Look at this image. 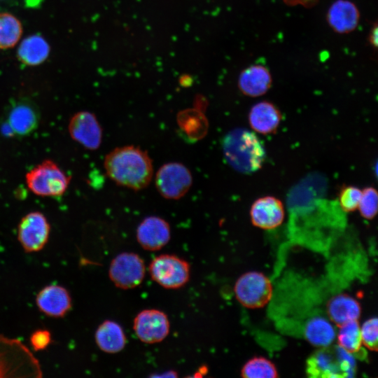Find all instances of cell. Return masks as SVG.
<instances>
[{
  "mask_svg": "<svg viewBox=\"0 0 378 378\" xmlns=\"http://www.w3.org/2000/svg\"><path fill=\"white\" fill-rule=\"evenodd\" d=\"M377 25L374 24L369 35V41L374 48L377 47Z\"/></svg>",
  "mask_w": 378,
  "mask_h": 378,
  "instance_id": "cell-31",
  "label": "cell"
},
{
  "mask_svg": "<svg viewBox=\"0 0 378 378\" xmlns=\"http://www.w3.org/2000/svg\"><path fill=\"white\" fill-rule=\"evenodd\" d=\"M234 291L237 300L244 307L258 309L270 302L273 288L267 276L259 272L251 271L237 279Z\"/></svg>",
  "mask_w": 378,
  "mask_h": 378,
  "instance_id": "cell-4",
  "label": "cell"
},
{
  "mask_svg": "<svg viewBox=\"0 0 378 378\" xmlns=\"http://www.w3.org/2000/svg\"><path fill=\"white\" fill-rule=\"evenodd\" d=\"M241 376L244 378H276L279 374L270 360L263 356H255L243 365Z\"/></svg>",
  "mask_w": 378,
  "mask_h": 378,
  "instance_id": "cell-24",
  "label": "cell"
},
{
  "mask_svg": "<svg viewBox=\"0 0 378 378\" xmlns=\"http://www.w3.org/2000/svg\"><path fill=\"white\" fill-rule=\"evenodd\" d=\"M7 120L13 133L25 136L36 128L38 115L31 104L20 102L12 106L8 111Z\"/></svg>",
  "mask_w": 378,
  "mask_h": 378,
  "instance_id": "cell-19",
  "label": "cell"
},
{
  "mask_svg": "<svg viewBox=\"0 0 378 378\" xmlns=\"http://www.w3.org/2000/svg\"><path fill=\"white\" fill-rule=\"evenodd\" d=\"M149 273L153 281L165 288L175 289L186 285L190 268L185 260L171 254H162L150 263Z\"/></svg>",
  "mask_w": 378,
  "mask_h": 378,
  "instance_id": "cell-5",
  "label": "cell"
},
{
  "mask_svg": "<svg viewBox=\"0 0 378 378\" xmlns=\"http://www.w3.org/2000/svg\"><path fill=\"white\" fill-rule=\"evenodd\" d=\"M307 372L309 377H346L337 347L334 351L322 348L312 354L307 362Z\"/></svg>",
  "mask_w": 378,
  "mask_h": 378,
  "instance_id": "cell-14",
  "label": "cell"
},
{
  "mask_svg": "<svg viewBox=\"0 0 378 378\" xmlns=\"http://www.w3.org/2000/svg\"><path fill=\"white\" fill-rule=\"evenodd\" d=\"M362 190L353 186H344L339 193V202L341 208L346 212H351L358 209Z\"/></svg>",
  "mask_w": 378,
  "mask_h": 378,
  "instance_id": "cell-27",
  "label": "cell"
},
{
  "mask_svg": "<svg viewBox=\"0 0 378 378\" xmlns=\"http://www.w3.org/2000/svg\"><path fill=\"white\" fill-rule=\"evenodd\" d=\"M377 317L366 320L360 326V336L363 345L371 351L377 350L378 328Z\"/></svg>",
  "mask_w": 378,
  "mask_h": 378,
  "instance_id": "cell-28",
  "label": "cell"
},
{
  "mask_svg": "<svg viewBox=\"0 0 378 378\" xmlns=\"http://www.w3.org/2000/svg\"><path fill=\"white\" fill-rule=\"evenodd\" d=\"M71 137L88 150H97L102 140V129L96 115L90 111H79L70 119Z\"/></svg>",
  "mask_w": 378,
  "mask_h": 378,
  "instance_id": "cell-10",
  "label": "cell"
},
{
  "mask_svg": "<svg viewBox=\"0 0 378 378\" xmlns=\"http://www.w3.org/2000/svg\"><path fill=\"white\" fill-rule=\"evenodd\" d=\"M272 85V76L265 66L251 65L244 69L238 78V87L245 95L255 97L265 94Z\"/></svg>",
  "mask_w": 378,
  "mask_h": 378,
  "instance_id": "cell-16",
  "label": "cell"
},
{
  "mask_svg": "<svg viewBox=\"0 0 378 378\" xmlns=\"http://www.w3.org/2000/svg\"><path fill=\"white\" fill-rule=\"evenodd\" d=\"M134 330L137 337L146 344L162 341L169 332L167 314L158 309H148L140 312L134 320Z\"/></svg>",
  "mask_w": 378,
  "mask_h": 378,
  "instance_id": "cell-9",
  "label": "cell"
},
{
  "mask_svg": "<svg viewBox=\"0 0 378 378\" xmlns=\"http://www.w3.org/2000/svg\"><path fill=\"white\" fill-rule=\"evenodd\" d=\"M36 303L38 309L46 316L59 318L65 316L71 308V298L63 286L50 284L37 294Z\"/></svg>",
  "mask_w": 378,
  "mask_h": 378,
  "instance_id": "cell-13",
  "label": "cell"
},
{
  "mask_svg": "<svg viewBox=\"0 0 378 378\" xmlns=\"http://www.w3.org/2000/svg\"><path fill=\"white\" fill-rule=\"evenodd\" d=\"M30 342L34 350H43L51 342V334L48 330L45 329L36 330L31 334Z\"/></svg>",
  "mask_w": 378,
  "mask_h": 378,
  "instance_id": "cell-29",
  "label": "cell"
},
{
  "mask_svg": "<svg viewBox=\"0 0 378 378\" xmlns=\"http://www.w3.org/2000/svg\"><path fill=\"white\" fill-rule=\"evenodd\" d=\"M155 182L158 192L164 198L178 200L189 191L192 184V176L183 164L172 162L159 168Z\"/></svg>",
  "mask_w": 378,
  "mask_h": 378,
  "instance_id": "cell-6",
  "label": "cell"
},
{
  "mask_svg": "<svg viewBox=\"0 0 378 378\" xmlns=\"http://www.w3.org/2000/svg\"><path fill=\"white\" fill-rule=\"evenodd\" d=\"M339 327L337 334L339 346L352 355L360 354L363 343L358 320L349 321Z\"/></svg>",
  "mask_w": 378,
  "mask_h": 378,
  "instance_id": "cell-23",
  "label": "cell"
},
{
  "mask_svg": "<svg viewBox=\"0 0 378 378\" xmlns=\"http://www.w3.org/2000/svg\"><path fill=\"white\" fill-rule=\"evenodd\" d=\"M378 195L373 187H368L362 190V195L358 206L360 215L368 220L375 217L377 213Z\"/></svg>",
  "mask_w": 378,
  "mask_h": 378,
  "instance_id": "cell-26",
  "label": "cell"
},
{
  "mask_svg": "<svg viewBox=\"0 0 378 378\" xmlns=\"http://www.w3.org/2000/svg\"><path fill=\"white\" fill-rule=\"evenodd\" d=\"M304 333L311 344L321 348L328 347L336 337L332 323L323 316L311 318L305 324Z\"/></svg>",
  "mask_w": 378,
  "mask_h": 378,
  "instance_id": "cell-21",
  "label": "cell"
},
{
  "mask_svg": "<svg viewBox=\"0 0 378 378\" xmlns=\"http://www.w3.org/2000/svg\"><path fill=\"white\" fill-rule=\"evenodd\" d=\"M171 237L170 226L161 217H146L136 228V239L145 250L155 251L162 248Z\"/></svg>",
  "mask_w": 378,
  "mask_h": 378,
  "instance_id": "cell-11",
  "label": "cell"
},
{
  "mask_svg": "<svg viewBox=\"0 0 378 378\" xmlns=\"http://www.w3.org/2000/svg\"><path fill=\"white\" fill-rule=\"evenodd\" d=\"M327 314L329 320L339 327L349 321L358 320L361 314V307L352 296L340 293L328 300Z\"/></svg>",
  "mask_w": 378,
  "mask_h": 378,
  "instance_id": "cell-18",
  "label": "cell"
},
{
  "mask_svg": "<svg viewBox=\"0 0 378 378\" xmlns=\"http://www.w3.org/2000/svg\"><path fill=\"white\" fill-rule=\"evenodd\" d=\"M289 5H302L306 7H310L316 3L317 0H285Z\"/></svg>",
  "mask_w": 378,
  "mask_h": 378,
  "instance_id": "cell-30",
  "label": "cell"
},
{
  "mask_svg": "<svg viewBox=\"0 0 378 378\" xmlns=\"http://www.w3.org/2000/svg\"><path fill=\"white\" fill-rule=\"evenodd\" d=\"M227 163L234 170L250 174L258 170L265 159V151L257 136L246 129L229 132L222 141Z\"/></svg>",
  "mask_w": 378,
  "mask_h": 378,
  "instance_id": "cell-2",
  "label": "cell"
},
{
  "mask_svg": "<svg viewBox=\"0 0 378 378\" xmlns=\"http://www.w3.org/2000/svg\"><path fill=\"white\" fill-rule=\"evenodd\" d=\"M29 190L40 197H59L67 190L71 176L54 161L45 160L30 169L25 176Z\"/></svg>",
  "mask_w": 378,
  "mask_h": 378,
  "instance_id": "cell-3",
  "label": "cell"
},
{
  "mask_svg": "<svg viewBox=\"0 0 378 378\" xmlns=\"http://www.w3.org/2000/svg\"><path fill=\"white\" fill-rule=\"evenodd\" d=\"M22 29L20 21L9 13H0V48L13 47L19 41Z\"/></svg>",
  "mask_w": 378,
  "mask_h": 378,
  "instance_id": "cell-25",
  "label": "cell"
},
{
  "mask_svg": "<svg viewBox=\"0 0 378 378\" xmlns=\"http://www.w3.org/2000/svg\"><path fill=\"white\" fill-rule=\"evenodd\" d=\"M50 225L40 211H31L24 216L18 225V239L27 253L38 252L47 244Z\"/></svg>",
  "mask_w": 378,
  "mask_h": 378,
  "instance_id": "cell-8",
  "label": "cell"
},
{
  "mask_svg": "<svg viewBox=\"0 0 378 378\" xmlns=\"http://www.w3.org/2000/svg\"><path fill=\"white\" fill-rule=\"evenodd\" d=\"M360 13L356 6L348 0H337L330 6L327 20L333 31L346 34L358 26Z\"/></svg>",
  "mask_w": 378,
  "mask_h": 378,
  "instance_id": "cell-15",
  "label": "cell"
},
{
  "mask_svg": "<svg viewBox=\"0 0 378 378\" xmlns=\"http://www.w3.org/2000/svg\"><path fill=\"white\" fill-rule=\"evenodd\" d=\"M104 167L111 180L134 190L146 188L153 174L152 160L148 153L133 145L111 150L105 156Z\"/></svg>",
  "mask_w": 378,
  "mask_h": 378,
  "instance_id": "cell-1",
  "label": "cell"
},
{
  "mask_svg": "<svg viewBox=\"0 0 378 378\" xmlns=\"http://www.w3.org/2000/svg\"><path fill=\"white\" fill-rule=\"evenodd\" d=\"M282 202L273 196H265L256 200L251 206L252 224L260 229L272 230L279 227L284 219Z\"/></svg>",
  "mask_w": 378,
  "mask_h": 378,
  "instance_id": "cell-12",
  "label": "cell"
},
{
  "mask_svg": "<svg viewBox=\"0 0 378 378\" xmlns=\"http://www.w3.org/2000/svg\"><path fill=\"white\" fill-rule=\"evenodd\" d=\"M49 52L48 43L38 35H32L24 38L18 50L20 60L27 65L40 64L47 59Z\"/></svg>",
  "mask_w": 378,
  "mask_h": 378,
  "instance_id": "cell-22",
  "label": "cell"
},
{
  "mask_svg": "<svg viewBox=\"0 0 378 378\" xmlns=\"http://www.w3.org/2000/svg\"><path fill=\"white\" fill-rule=\"evenodd\" d=\"M146 273L144 260L136 253L123 252L117 255L111 262L108 276L114 285L122 289L138 286Z\"/></svg>",
  "mask_w": 378,
  "mask_h": 378,
  "instance_id": "cell-7",
  "label": "cell"
},
{
  "mask_svg": "<svg viewBox=\"0 0 378 378\" xmlns=\"http://www.w3.org/2000/svg\"><path fill=\"white\" fill-rule=\"evenodd\" d=\"M94 338L98 347L108 354L122 351L127 341L122 327L111 320L104 321L98 326Z\"/></svg>",
  "mask_w": 378,
  "mask_h": 378,
  "instance_id": "cell-20",
  "label": "cell"
},
{
  "mask_svg": "<svg viewBox=\"0 0 378 378\" xmlns=\"http://www.w3.org/2000/svg\"><path fill=\"white\" fill-rule=\"evenodd\" d=\"M281 120L280 111L271 102H260L252 106L248 114V122L256 132L269 134L274 132Z\"/></svg>",
  "mask_w": 378,
  "mask_h": 378,
  "instance_id": "cell-17",
  "label": "cell"
}]
</instances>
